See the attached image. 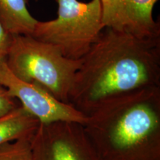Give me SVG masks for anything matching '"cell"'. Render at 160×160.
Returning <instances> with one entry per match:
<instances>
[{"instance_id": "obj_1", "label": "cell", "mask_w": 160, "mask_h": 160, "mask_svg": "<svg viewBox=\"0 0 160 160\" xmlns=\"http://www.w3.org/2000/svg\"><path fill=\"white\" fill-rule=\"evenodd\" d=\"M155 86H160V36L105 27L82 59L69 103L88 116L105 102Z\"/></svg>"}, {"instance_id": "obj_2", "label": "cell", "mask_w": 160, "mask_h": 160, "mask_svg": "<svg viewBox=\"0 0 160 160\" xmlns=\"http://www.w3.org/2000/svg\"><path fill=\"white\" fill-rule=\"evenodd\" d=\"M83 127L100 160H160V86L105 102Z\"/></svg>"}, {"instance_id": "obj_3", "label": "cell", "mask_w": 160, "mask_h": 160, "mask_svg": "<svg viewBox=\"0 0 160 160\" xmlns=\"http://www.w3.org/2000/svg\"><path fill=\"white\" fill-rule=\"evenodd\" d=\"M5 62L19 79L39 84L65 103L82 65V59H69L56 46L26 35H13Z\"/></svg>"}, {"instance_id": "obj_4", "label": "cell", "mask_w": 160, "mask_h": 160, "mask_svg": "<svg viewBox=\"0 0 160 160\" xmlns=\"http://www.w3.org/2000/svg\"><path fill=\"white\" fill-rule=\"evenodd\" d=\"M56 1L57 17L38 21L31 37L56 46L69 59H82L105 28L101 0Z\"/></svg>"}, {"instance_id": "obj_5", "label": "cell", "mask_w": 160, "mask_h": 160, "mask_svg": "<svg viewBox=\"0 0 160 160\" xmlns=\"http://www.w3.org/2000/svg\"><path fill=\"white\" fill-rule=\"evenodd\" d=\"M31 148L33 160H100L83 125L76 122L39 123Z\"/></svg>"}, {"instance_id": "obj_6", "label": "cell", "mask_w": 160, "mask_h": 160, "mask_svg": "<svg viewBox=\"0 0 160 160\" xmlns=\"http://www.w3.org/2000/svg\"><path fill=\"white\" fill-rule=\"evenodd\" d=\"M0 85L40 123L66 121L83 125L87 120V116L71 104L58 100L42 85L16 77L8 67L5 58L0 59Z\"/></svg>"}, {"instance_id": "obj_7", "label": "cell", "mask_w": 160, "mask_h": 160, "mask_svg": "<svg viewBox=\"0 0 160 160\" xmlns=\"http://www.w3.org/2000/svg\"><path fill=\"white\" fill-rule=\"evenodd\" d=\"M158 0H111L102 6L105 27L136 37L160 36V25L153 17Z\"/></svg>"}, {"instance_id": "obj_8", "label": "cell", "mask_w": 160, "mask_h": 160, "mask_svg": "<svg viewBox=\"0 0 160 160\" xmlns=\"http://www.w3.org/2000/svg\"><path fill=\"white\" fill-rule=\"evenodd\" d=\"M37 22L27 0H0V22L11 35L31 36Z\"/></svg>"}, {"instance_id": "obj_9", "label": "cell", "mask_w": 160, "mask_h": 160, "mask_svg": "<svg viewBox=\"0 0 160 160\" xmlns=\"http://www.w3.org/2000/svg\"><path fill=\"white\" fill-rule=\"evenodd\" d=\"M39 123L37 118L20 105L10 113L0 117V146L8 142L32 137Z\"/></svg>"}, {"instance_id": "obj_10", "label": "cell", "mask_w": 160, "mask_h": 160, "mask_svg": "<svg viewBox=\"0 0 160 160\" xmlns=\"http://www.w3.org/2000/svg\"><path fill=\"white\" fill-rule=\"evenodd\" d=\"M32 137L8 142L0 146V160H33Z\"/></svg>"}, {"instance_id": "obj_11", "label": "cell", "mask_w": 160, "mask_h": 160, "mask_svg": "<svg viewBox=\"0 0 160 160\" xmlns=\"http://www.w3.org/2000/svg\"><path fill=\"white\" fill-rule=\"evenodd\" d=\"M20 105L19 102L0 85V117L7 114Z\"/></svg>"}, {"instance_id": "obj_12", "label": "cell", "mask_w": 160, "mask_h": 160, "mask_svg": "<svg viewBox=\"0 0 160 160\" xmlns=\"http://www.w3.org/2000/svg\"><path fill=\"white\" fill-rule=\"evenodd\" d=\"M13 35L9 33L0 22V59H5L11 46Z\"/></svg>"}, {"instance_id": "obj_13", "label": "cell", "mask_w": 160, "mask_h": 160, "mask_svg": "<svg viewBox=\"0 0 160 160\" xmlns=\"http://www.w3.org/2000/svg\"><path fill=\"white\" fill-rule=\"evenodd\" d=\"M36 2H39V1H41V0H35Z\"/></svg>"}]
</instances>
